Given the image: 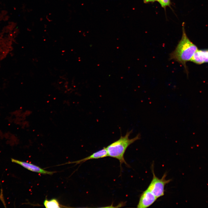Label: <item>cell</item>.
<instances>
[{
  "mask_svg": "<svg viewBox=\"0 0 208 208\" xmlns=\"http://www.w3.org/2000/svg\"><path fill=\"white\" fill-rule=\"evenodd\" d=\"M16 26L17 24L16 23L13 21H9L8 24L3 28L1 32L3 34L12 32L16 27Z\"/></svg>",
  "mask_w": 208,
  "mask_h": 208,
  "instance_id": "cell-10",
  "label": "cell"
},
{
  "mask_svg": "<svg viewBox=\"0 0 208 208\" xmlns=\"http://www.w3.org/2000/svg\"><path fill=\"white\" fill-rule=\"evenodd\" d=\"M158 1L161 7L165 9L167 6H170L171 4L170 0H158Z\"/></svg>",
  "mask_w": 208,
  "mask_h": 208,
  "instance_id": "cell-11",
  "label": "cell"
},
{
  "mask_svg": "<svg viewBox=\"0 0 208 208\" xmlns=\"http://www.w3.org/2000/svg\"><path fill=\"white\" fill-rule=\"evenodd\" d=\"M10 18V16L7 15L3 16V21H8Z\"/></svg>",
  "mask_w": 208,
  "mask_h": 208,
  "instance_id": "cell-14",
  "label": "cell"
},
{
  "mask_svg": "<svg viewBox=\"0 0 208 208\" xmlns=\"http://www.w3.org/2000/svg\"><path fill=\"white\" fill-rule=\"evenodd\" d=\"M107 156L108 154L106 147H104L103 149L94 153L87 157L79 160L69 162L67 163H74L78 164L83 163L89 160L101 158Z\"/></svg>",
  "mask_w": 208,
  "mask_h": 208,
  "instance_id": "cell-7",
  "label": "cell"
},
{
  "mask_svg": "<svg viewBox=\"0 0 208 208\" xmlns=\"http://www.w3.org/2000/svg\"><path fill=\"white\" fill-rule=\"evenodd\" d=\"M4 132L0 130V139H3Z\"/></svg>",
  "mask_w": 208,
  "mask_h": 208,
  "instance_id": "cell-16",
  "label": "cell"
},
{
  "mask_svg": "<svg viewBox=\"0 0 208 208\" xmlns=\"http://www.w3.org/2000/svg\"><path fill=\"white\" fill-rule=\"evenodd\" d=\"M0 67H1V66H0Z\"/></svg>",
  "mask_w": 208,
  "mask_h": 208,
  "instance_id": "cell-18",
  "label": "cell"
},
{
  "mask_svg": "<svg viewBox=\"0 0 208 208\" xmlns=\"http://www.w3.org/2000/svg\"><path fill=\"white\" fill-rule=\"evenodd\" d=\"M12 162L18 164L24 168L33 172L44 174L51 175L55 172L49 171L45 170L39 166L33 164L11 158Z\"/></svg>",
  "mask_w": 208,
  "mask_h": 208,
  "instance_id": "cell-5",
  "label": "cell"
},
{
  "mask_svg": "<svg viewBox=\"0 0 208 208\" xmlns=\"http://www.w3.org/2000/svg\"><path fill=\"white\" fill-rule=\"evenodd\" d=\"M3 16L1 14L0 12V22L3 21Z\"/></svg>",
  "mask_w": 208,
  "mask_h": 208,
  "instance_id": "cell-17",
  "label": "cell"
},
{
  "mask_svg": "<svg viewBox=\"0 0 208 208\" xmlns=\"http://www.w3.org/2000/svg\"><path fill=\"white\" fill-rule=\"evenodd\" d=\"M183 25L181 38L175 49L170 54V59L181 64L187 70L186 62L191 60L198 49L187 37Z\"/></svg>",
  "mask_w": 208,
  "mask_h": 208,
  "instance_id": "cell-1",
  "label": "cell"
},
{
  "mask_svg": "<svg viewBox=\"0 0 208 208\" xmlns=\"http://www.w3.org/2000/svg\"><path fill=\"white\" fill-rule=\"evenodd\" d=\"M43 204L45 207L47 208H60L62 207L56 198H53L49 200L46 199L44 200Z\"/></svg>",
  "mask_w": 208,
  "mask_h": 208,
  "instance_id": "cell-9",
  "label": "cell"
},
{
  "mask_svg": "<svg viewBox=\"0 0 208 208\" xmlns=\"http://www.w3.org/2000/svg\"><path fill=\"white\" fill-rule=\"evenodd\" d=\"M190 61L199 64L208 62V50L198 49Z\"/></svg>",
  "mask_w": 208,
  "mask_h": 208,
  "instance_id": "cell-8",
  "label": "cell"
},
{
  "mask_svg": "<svg viewBox=\"0 0 208 208\" xmlns=\"http://www.w3.org/2000/svg\"><path fill=\"white\" fill-rule=\"evenodd\" d=\"M158 0H144V2L145 3L149 2H153L155 1H158Z\"/></svg>",
  "mask_w": 208,
  "mask_h": 208,
  "instance_id": "cell-15",
  "label": "cell"
},
{
  "mask_svg": "<svg viewBox=\"0 0 208 208\" xmlns=\"http://www.w3.org/2000/svg\"><path fill=\"white\" fill-rule=\"evenodd\" d=\"M153 164L152 171L153 174L152 179L147 188L150 192L157 198L163 196L164 194L165 185L169 183L171 179L166 180V174L165 173L161 179L157 177L154 173Z\"/></svg>",
  "mask_w": 208,
  "mask_h": 208,
  "instance_id": "cell-3",
  "label": "cell"
},
{
  "mask_svg": "<svg viewBox=\"0 0 208 208\" xmlns=\"http://www.w3.org/2000/svg\"><path fill=\"white\" fill-rule=\"evenodd\" d=\"M157 198L150 191L147 189L141 195L137 207L147 208L153 204Z\"/></svg>",
  "mask_w": 208,
  "mask_h": 208,
  "instance_id": "cell-4",
  "label": "cell"
},
{
  "mask_svg": "<svg viewBox=\"0 0 208 208\" xmlns=\"http://www.w3.org/2000/svg\"><path fill=\"white\" fill-rule=\"evenodd\" d=\"M132 132V130L127 132L125 136H121L118 140L106 147L108 156L118 160L120 163L121 169V164L123 163L129 166L124 158V155L127 149L130 145L141 138L140 134H138L134 138H129V136Z\"/></svg>",
  "mask_w": 208,
  "mask_h": 208,
  "instance_id": "cell-2",
  "label": "cell"
},
{
  "mask_svg": "<svg viewBox=\"0 0 208 208\" xmlns=\"http://www.w3.org/2000/svg\"><path fill=\"white\" fill-rule=\"evenodd\" d=\"M32 112L29 109H24L21 114L19 116L12 118L9 115L6 118L7 121L10 123H13L19 127L24 121L27 120L32 114Z\"/></svg>",
  "mask_w": 208,
  "mask_h": 208,
  "instance_id": "cell-6",
  "label": "cell"
},
{
  "mask_svg": "<svg viewBox=\"0 0 208 208\" xmlns=\"http://www.w3.org/2000/svg\"><path fill=\"white\" fill-rule=\"evenodd\" d=\"M12 33L14 38H15L18 36L19 33V30L16 27L12 31Z\"/></svg>",
  "mask_w": 208,
  "mask_h": 208,
  "instance_id": "cell-12",
  "label": "cell"
},
{
  "mask_svg": "<svg viewBox=\"0 0 208 208\" xmlns=\"http://www.w3.org/2000/svg\"><path fill=\"white\" fill-rule=\"evenodd\" d=\"M1 14L4 16L5 15H7L8 13V12L7 10H2L1 12Z\"/></svg>",
  "mask_w": 208,
  "mask_h": 208,
  "instance_id": "cell-13",
  "label": "cell"
}]
</instances>
